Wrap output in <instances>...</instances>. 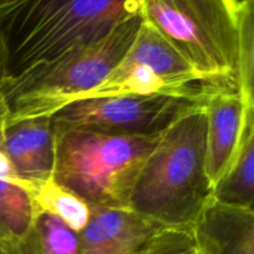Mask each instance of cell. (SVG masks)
Segmentation results:
<instances>
[{"instance_id":"1","label":"cell","mask_w":254,"mask_h":254,"mask_svg":"<svg viewBox=\"0 0 254 254\" xmlns=\"http://www.w3.org/2000/svg\"><path fill=\"white\" fill-rule=\"evenodd\" d=\"M138 14V0H17L0 10L1 82L94 44Z\"/></svg>"},{"instance_id":"2","label":"cell","mask_w":254,"mask_h":254,"mask_svg":"<svg viewBox=\"0 0 254 254\" xmlns=\"http://www.w3.org/2000/svg\"><path fill=\"white\" fill-rule=\"evenodd\" d=\"M205 107L176 119L141 166L128 210L163 228H189L212 198L205 168Z\"/></svg>"},{"instance_id":"3","label":"cell","mask_w":254,"mask_h":254,"mask_svg":"<svg viewBox=\"0 0 254 254\" xmlns=\"http://www.w3.org/2000/svg\"><path fill=\"white\" fill-rule=\"evenodd\" d=\"M138 1L144 21L163 35L198 73L238 87L241 32L253 19V0Z\"/></svg>"},{"instance_id":"4","label":"cell","mask_w":254,"mask_h":254,"mask_svg":"<svg viewBox=\"0 0 254 254\" xmlns=\"http://www.w3.org/2000/svg\"><path fill=\"white\" fill-rule=\"evenodd\" d=\"M141 22V15H134L99 41L12 81L1 82L6 124L51 117L97 88L127 54Z\"/></svg>"},{"instance_id":"5","label":"cell","mask_w":254,"mask_h":254,"mask_svg":"<svg viewBox=\"0 0 254 254\" xmlns=\"http://www.w3.org/2000/svg\"><path fill=\"white\" fill-rule=\"evenodd\" d=\"M159 136L67 131L55 136L52 179L89 207L128 210L131 189Z\"/></svg>"},{"instance_id":"6","label":"cell","mask_w":254,"mask_h":254,"mask_svg":"<svg viewBox=\"0 0 254 254\" xmlns=\"http://www.w3.org/2000/svg\"><path fill=\"white\" fill-rule=\"evenodd\" d=\"M231 87L237 86L211 81L198 73L163 35L143 20L133 44L116 68L79 101L149 94L207 99L215 92Z\"/></svg>"},{"instance_id":"7","label":"cell","mask_w":254,"mask_h":254,"mask_svg":"<svg viewBox=\"0 0 254 254\" xmlns=\"http://www.w3.org/2000/svg\"><path fill=\"white\" fill-rule=\"evenodd\" d=\"M207 99L168 94L116 96L76 101L51 116L54 135L91 130L117 135H159L170 124Z\"/></svg>"},{"instance_id":"8","label":"cell","mask_w":254,"mask_h":254,"mask_svg":"<svg viewBox=\"0 0 254 254\" xmlns=\"http://www.w3.org/2000/svg\"><path fill=\"white\" fill-rule=\"evenodd\" d=\"M250 106L237 87L223 88L207 98L205 168L213 186L225 175L235 159Z\"/></svg>"},{"instance_id":"9","label":"cell","mask_w":254,"mask_h":254,"mask_svg":"<svg viewBox=\"0 0 254 254\" xmlns=\"http://www.w3.org/2000/svg\"><path fill=\"white\" fill-rule=\"evenodd\" d=\"M163 227L129 210L91 207V218L77 233L78 254H141Z\"/></svg>"},{"instance_id":"10","label":"cell","mask_w":254,"mask_h":254,"mask_svg":"<svg viewBox=\"0 0 254 254\" xmlns=\"http://www.w3.org/2000/svg\"><path fill=\"white\" fill-rule=\"evenodd\" d=\"M198 254H254V210L211 198L191 228Z\"/></svg>"},{"instance_id":"11","label":"cell","mask_w":254,"mask_h":254,"mask_svg":"<svg viewBox=\"0 0 254 254\" xmlns=\"http://www.w3.org/2000/svg\"><path fill=\"white\" fill-rule=\"evenodd\" d=\"M2 148L19 178L30 181L52 178L55 135L51 117L5 123Z\"/></svg>"},{"instance_id":"12","label":"cell","mask_w":254,"mask_h":254,"mask_svg":"<svg viewBox=\"0 0 254 254\" xmlns=\"http://www.w3.org/2000/svg\"><path fill=\"white\" fill-rule=\"evenodd\" d=\"M6 106L0 93V245L7 254H24L35 213L25 191L16 184V173L2 148Z\"/></svg>"},{"instance_id":"13","label":"cell","mask_w":254,"mask_h":254,"mask_svg":"<svg viewBox=\"0 0 254 254\" xmlns=\"http://www.w3.org/2000/svg\"><path fill=\"white\" fill-rule=\"evenodd\" d=\"M212 198L225 205L254 206V108L246 114L235 159L212 189Z\"/></svg>"},{"instance_id":"14","label":"cell","mask_w":254,"mask_h":254,"mask_svg":"<svg viewBox=\"0 0 254 254\" xmlns=\"http://www.w3.org/2000/svg\"><path fill=\"white\" fill-rule=\"evenodd\" d=\"M15 180L29 197L35 216L47 213L59 217L76 233L81 232L87 226L91 218V207L60 186L52 178L30 181L16 175Z\"/></svg>"},{"instance_id":"15","label":"cell","mask_w":254,"mask_h":254,"mask_svg":"<svg viewBox=\"0 0 254 254\" xmlns=\"http://www.w3.org/2000/svg\"><path fill=\"white\" fill-rule=\"evenodd\" d=\"M141 254H198L192 231L161 228Z\"/></svg>"},{"instance_id":"16","label":"cell","mask_w":254,"mask_h":254,"mask_svg":"<svg viewBox=\"0 0 254 254\" xmlns=\"http://www.w3.org/2000/svg\"><path fill=\"white\" fill-rule=\"evenodd\" d=\"M15 1H17V0H0V10L5 9V7L10 6L11 4H14Z\"/></svg>"},{"instance_id":"17","label":"cell","mask_w":254,"mask_h":254,"mask_svg":"<svg viewBox=\"0 0 254 254\" xmlns=\"http://www.w3.org/2000/svg\"><path fill=\"white\" fill-rule=\"evenodd\" d=\"M2 81V57H1V51H0V82Z\"/></svg>"},{"instance_id":"18","label":"cell","mask_w":254,"mask_h":254,"mask_svg":"<svg viewBox=\"0 0 254 254\" xmlns=\"http://www.w3.org/2000/svg\"><path fill=\"white\" fill-rule=\"evenodd\" d=\"M0 254H7L6 251H5V248L2 247L1 245H0Z\"/></svg>"}]
</instances>
